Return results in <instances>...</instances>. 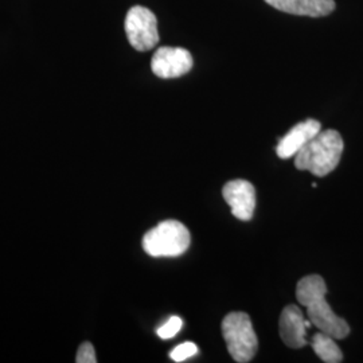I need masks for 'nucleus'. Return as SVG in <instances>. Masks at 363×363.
<instances>
[{"mask_svg":"<svg viewBox=\"0 0 363 363\" xmlns=\"http://www.w3.org/2000/svg\"><path fill=\"white\" fill-rule=\"evenodd\" d=\"M327 286L319 274L303 277L296 286V298L307 308L312 325L335 339H343L350 334V325L331 310L325 300Z\"/></svg>","mask_w":363,"mask_h":363,"instance_id":"obj_1","label":"nucleus"},{"mask_svg":"<svg viewBox=\"0 0 363 363\" xmlns=\"http://www.w3.org/2000/svg\"><path fill=\"white\" fill-rule=\"evenodd\" d=\"M343 148V139L337 130H320L295 155V166L300 171L325 177L337 169Z\"/></svg>","mask_w":363,"mask_h":363,"instance_id":"obj_2","label":"nucleus"},{"mask_svg":"<svg viewBox=\"0 0 363 363\" xmlns=\"http://www.w3.org/2000/svg\"><path fill=\"white\" fill-rule=\"evenodd\" d=\"M222 335L235 362H250L259 350V339L245 312H230L222 322Z\"/></svg>","mask_w":363,"mask_h":363,"instance_id":"obj_3","label":"nucleus"},{"mask_svg":"<svg viewBox=\"0 0 363 363\" xmlns=\"http://www.w3.org/2000/svg\"><path fill=\"white\" fill-rule=\"evenodd\" d=\"M190 232L179 220H163L147 232L143 247L152 257H178L190 247Z\"/></svg>","mask_w":363,"mask_h":363,"instance_id":"obj_4","label":"nucleus"},{"mask_svg":"<svg viewBox=\"0 0 363 363\" xmlns=\"http://www.w3.org/2000/svg\"><path fill=\"white\" fill-rule=\"evenodd\" d=\"M125 34L138 52L154 49L159 42L155 13L142 6L132 7L125 18Z\"/></svg>","mask_w":363,"mask_h":363,"instance_id":"obj_5","label":"nucleus"},{"mask_svg":"<svg viewBox=\"0 0 363 363\" xmlns=\"http://www.w3.org/2000/svg\"><path fill=\"white\" fill-rule=\"evenodd\" d=\"M194 65L193 57L189 50L182 48L163 46L156 50L151 69L160 78H178L187 74Z\"/></svg>","mask_w":363,"mask_h":363,"instance_id":"obj_6","label":"nucleus"},{"mask_svg":"<svg viewBox=\"0 0 363 363\" xmlns=\"http://www.w3.org/2000/svg\"><path fill=\"white\" fill-rule=\"evenodd\" d=\"M222 195L232 208V214L241 220H250L256 208V190L250 182L237 179L223 186Z\"/></svg>","mask_w":363,"mask_h":363,"instance_id":"obj_7","label":"nucleus"},{"mask_svg":"<svg viewBox=\"0 0 363 363\" xmlns=\"http://www.w3.org/2000/svg\"><path fill=\"white\" fill-rule=\"evenodd\" d=\"M322 130V125L318 120L308 118L291 128L276 147L277 156L281 159H289L296 155L298 151L313 139Z\"/></svg>","mask_w":363,"mask_h":363,"instance_id":"obj_8","label":"nucleus"},{"mask_svg":"<svg viewBox=\"0 0 363 363\" xmlns=\"http://www.w3.org/2000/svg\"><path fill=\"white\" fill-rule=\"evenodd\" d=\"M306 318L298 306H286L280 315L279 333L283 342L291 349H301L307 345Z\"/></svg>","mask_w":363,"mask_h":363,"instance_id":"obj_9","label":"nucleus"},{"mask_svg":"<svg viewBox=\"0 0 363 363\" xmlns=\"http://www.w3.org/2000/svg\"><path fill=\"white\" fill-rule=\"evenodd\" d=\"M279 11L301 16H325L335 10L334 0H265Z\"/></svg>","mask_w":363,"mask_h":363,"instance_id":"obj_10","label":"nucleus"},{"mask_svg":"<svg viewBox=\"0 0 363 363\" xmlns=\"http://www.w3.org/2000/svg\"><path fill=\"white\" fill-rule=\"evenodd\" d=\"M312 349L323 362L339 363L343 361V354L335 343V337H330L322 331L313 335Z\"/></svg>","mask_w":363,"mask_h":363,"instance_id":"obj_11","label":"nucleus"},{"mask_svg":"<svg viewBox=\"0 0 363 363\" xmlns=\"http://www.w3.org/2000/svg\"><path fill=\"white\" fill-rule=\"evenodd\" d=\"M196 352H198V346L193 342H186L171 351L169 357L174 362H183V361L194 357Z\"/></svg>","mask_w":363,"mask_h":363,"instance_id":"obj_12","label":"nucleus"},{"mask_svg":"<svg viewBox=\"0 0 363 363\" xmlns=\"http://www.w3.org/2000/svg\"><path fill=\"white\" fill-rule=\"evenodd\" d=\"M182 325H183V320L179 316H171L164 325L157 328L156 333L162 339H169L175 337L181 331Z\"/></svg>","mask_w":363,"mask_h":363,"instance_id":"obj_13","label":"nucleus"},{"mask_svg":"<svg viewBox=\"0 0 363 363\" xmlns=\"http://www.w3.org/2000/svg\"><path fill=\"white\" fill-rule=\"evenodd\" d=\"M77 363H96L97 358H96V351L93 345L89 342H85L79 346L77 352V358H76Z\"/></svg>","mask_w":363,"mask_h":363,"instance_id":"obj_14","label":"nucleus"}]
</instances>
